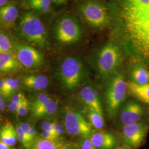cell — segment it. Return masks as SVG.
Returning a JSON list of instances; mask_svg holds the SVG:
<instances>
[{
  "label": "cell",
  "mask_w": 149,
  "mask_h": 149,
  "mask_svg": "<svg viewBox=\"0 0 149 149\" xmlns=\"http://www.w3.org/2000/svg\"><path fill=\"white\" fill-rule=\"evenodd\" d=\"M128 89L127 82L121 74L114 75L109 80L106 90V99L110 115L117 113L119 107L126 98Z\"/></svg>",
  "instance_id": "3"
},
{
  "label": "cell",
  "mask_w": 149,
  "mask_h": 149,
  "mask_svg": "<svg viewBox=\"0 0 149 149\" xmlns=\"http://www.w3.org/2000/svg\"><path fill=\"white\" fill-rule=\"evenodd\" d=\"M130 42L135 51L149 63V13Z\"/></svg>",
  "instance_id": "11"
},
{
  "label": "cell",
  "mask_w": 149,
  "mask_h": 149,
  "mask_svg": "<svg viewBox=\"0 0 149 149\" xmlns=\"http://www.w3.org/2000/svg\"><path fill=\"white\" fill-rule=\"evenodd\" d=\"M19 104L15 102L12 101H11V103H10V104L8 105V109L10 111L13 112H17L18 108H19Z\"/></svg>",
  "instance_id": "36"
},
{
  "label": "cell",
  "mask_w": 149,
  "mask_h": 149,
  "mask_svg": "<svg viewBox=\"0 0 149 149\" xmlns=\"http://www.w3.org/2000/svg\"><path fill=\"white\" fill-rule=\"evenodd\" d=\"M55 35L61 43H74L81 37V31L79 25L74 19L66 17L61 19L57 24Z\"/></svg>",
  "instance_id": "8"
},
{
  "label": "cell",
  "mask_w": 149,
  "mask_h": 149,
  "mask_svg": "<svg viewBox=\"0 0 149 149\" xmlns=\"http://www.w3.org/2000/svg\"><path fill=\"white\" fill-rule=\"evenodd\" d=\"M117 149H130L127 146H122V147H120L119 148Z\"/></svg>",
  "instance_id": "44"
},
{
  "label": "cell",
  "mask_w": 149,
  "mask_h": 149,
  "mask_svg": "<svg viewBox=\"0 0 149 149\" xmlns=\"http://www.w3.org/2000/svg\"><path fill=\"white\" fill-rule=\"evenodd\" d=\"M23 82L24 86L29 89L40 91L47 87L49 79L43 75H31L24 77Z\"/></svg>",
  "instance_id": "15"
},
{
  "label": "cell",
  "mask_w": 149,
  "mask_h": 149,
  "mask_svg": "<svg viewBox=\"0 0 149 149\" xmlns=\"http://www.w3.org/2000/svg\"><path fill=\"white\" fill-rule=\"evenodd\" d=\"M6 86L7 96L12 95L20 86V82L17 79L7 78L6 79Z\"/></svg>",
  "instance_id": "27"
},
{
  "label": "cell",
  "mask_w": 149,
  "mask_h": 149,
  "mask_svg": "<svg viewBox=\"0 0 149 149\" xmlns=\"http://www.w3.org/2000/svg\"><path fill=\"white\" fill-rule=\"evenodd\" d=\"M19 125H20V127H21L22 129L23 130V131L27 135L28 134V132H29L30 129L31 128V127H32V126H31V125H30L28 123H21Z\"/></svg>",
  "instance_id": "37"
},
{
  "label": "cell",
  "mask_w": 149,
  "mask_h": 149,
  "mask_svg": "<svg viewBox=\"0 0 149 149\" xmlns=\"http://www.w3.org/2000/svg\"></svg>",
  "instance_id": "46"
},
{
  "label": "cell",
  "mask_w": 149,
  "mask_h": 149,
  "mask_svg": "<svg viewBox=\"0 0 149 149\" xmlns=\"http://www.w3.org/2000/svg\"><path fill=\"white\" fill-rule=\"evenodd\" d=\"M17 134V139L26 148H29L31 147V145L29 143L28 136L25 133L19 125H17L16 128Z\"/></svg>",
  "instance_id": "28"
},
{
  "label": "cell",
  "mask_w": 149,
  "mask_h": 149,
  "mask_svg": "<svg viewBox=\"0 0 149 149\" xmlns=\"http://www.w3.org/2000/svg\"><path fill=\"white\" fill-rule=\"evenodd\" d=\"M81 149H98L95 148L92 144L90 139L87 138H85L81 142Z\"/></svg>",
  "instance_id": "30"
},
{
  "label": "cell",
  "mask_w": 149,
  "mask_h": 149,
  "mask_svg": "<svg viewBox=\"0 0 149 149\" xmlns=\"http://www.w3.org/2000/svg\"><path fill=\"white\" fill-rule=\"evenodd\" d=\"M120 60L118 48L112 43L106 45L100 51L98 59V68L100 74L107 76L117 69Z\"/></svg>",
  "instance_id": "7"
},
{
  "label": "cell",
  "mask_w": 149,
  "mask_h": 149,
  "mask_svg": "<svg viewBox=\"0 0 149 149\" xmlns=\"http://www.w3.org/2000/svg\"><path fill=\"white\" fill-rule=\"evenodd\" d=\"M52 100L49 96L45 94H41L38 96L37 98L33 102L31 105V111L34 112L39 108L47 104Z\"/></svg>",
  "instance_id": "24"
},
{
  "label": "cell",
  "mask_w": 149,
  "mask_h": 149,
  "mask_svg": "<svg viewBox=\"0 0 149 149\" xmlns=\"http://www.w3.org/2000/svg\"><path fill=\"white\" fill-rule=\"evenodd\" d=\"M0 61L11 66L15 70L18 69L21 65L18 60L10 52L0 54Z\"/></svg>",
  "instance_id": "23"
},
{
  "label": "cell",
  "mask_w": 149,
  "mask_h": 149,
  "mask_svg": "<svg viewBox=\"0 0 149 149\" xmlns=\"http://www.w3.org/2000/svg\"><path fill=\"white\" fill-rule=\"evenodd\" d=\"M51 0H42L39 2L31 5L32 8L39 13H44L50 10L51 6Z\"/></svg>",
  "instance_id": "25"
},
{
  "label": "cell",
  "mask_w": 149,
  "mask_h": 149,
  "mask_svg": "<svg viewBox=\"0 0 149 149\" xmlns=\"http://www.w3.org/2000/svg\"><path fill=\"white\" fill-rule=\"evenodd\" d=\"M80 95L82 100L90 110L103 114L101 102L97 91L93 90L90 86H85L80 91Z\"/></svg>",
  "instance_id": "14"
},
{
  "label": "cell",
  "mask_w": 149,
  "mask_h": 149,
  "mask_svg": "<svg viewBox=\"0 0 149 149\" xmlns=\"http://www.w3.org/2000/svg\"><path fill=\"white\" fill-rule=\"evenodd\" d=\"M12 49L11 40L5 34L0 33V54L10 52Z\"/></svg>",
  "instance_id": "26"
},
{
  "label": "cell",
  "mask_w": 149,
  "mask_h": 149,
  "mask_svg": "<svg viewBox=\"0 0 149 149\" xmlns=\"http://www.w3.org/2000/svg\"><path fill=\"white\" fill-rule=\"evenodd\" d=\"M43 137L44 138L46 139L47 140H53V141H55L56 140V137L55 136V135H54L52 133L48 131H43Z\"/></svg>",
  "instance_id": "34"
},
{
  "label": "cell",
  "mask_w": 149,
  "mask_h": 149,
  "mask_svg": "<svg viewBox=\"0 0 149 149\" xmlns=\"http://www.w3.org/2000/svg\"><path fill=\"white\" fill-rule=\"evenodd\" d=\"M25 98H26L25 96L23 93H18V94L15 95L14 96H12V101L15 102H16L17 103L20 104V103Z\"/></svg>",
  "instance_id": "32"
},
{
  "label": "cell",
  "mask_w": 149,
  "mask_h": 149,
  "mask_svg": "<svg viewBox=\"0 0 149 149\" xmlns=\"http://www.w3.org/2000/svg\"><path fill=\"white\" fill-rule=\"evenodd\" d=\"M149 129V125L146 123L139 122L126 125L123 129V138L128 146L137 149L143 144Z\"/></svg>",
  "instance_id": "10"
},
{
  "label": "cell",
  "mask_w": 149,
  "mask_h": 149,
  "mask_svg": "<svg viewBox=\"0 0 149 149\" xmlns=\"http://www.w3.org/2000/svg\"><path fill=\"white\" fill-rule=\"evenodd\" d=\"M128 88L131 93L140 101L149 103V85H139L134 82H127Z\"/></svg>",
  "instance_id": "17"
},
{
  "label": "cell",
  "mask_w": 149,
  "mask_h": 149,
  "mask_svg": "<svg viewBox=\"0 0 149 149\" xmlns=\"http://www.w3.org/2000/svg\"><path fill=\"white\" fill-rule=\"evenodd\" d=\"M90 139L98 149H113L117 144V139L113 134L104 132L92 134Z\"/></svg>",
  "instance_id": "13"
},
{
  "label": "cell",
  "mask_w": 149,
  "mask_h": 149,
  "mask_svg": "<svg viewBox=\"0 0 149 149\" xmlns=\"http://www.w3.org/2000/svg\"><path fill=\"white\" fill-rule=\"evenodd\" d=\"M10 146L0 140V149H10Z\"/></svg>",
  "instance_id": "38"
},
{
  "label": "cell",
  "mask_w": 149,
  "mask_h": 149,
  "mask_svg": "<svg viewBox=\"0 0 149 149\" xmlns=\"http://www.w3.org/2000/svg\"><path fill=\"white\" fill-rule=\"evenodd\" d=\"M18 15L17 7L13 3H8L0 7V21L4 24H13Z\"/></svg>",
  "instance_id": "16"
},
{
  "label": "cell",
  "mask_w": 149,
  "mask_h": 149,
  "mask_svg": "<svg viewBox=\"0 0 149 149\" xmlns=\"http://www.w3.org/2000/svg\"><path fill=\"white\" fill-rule=\"evenodd\" d=\"M80 11L86 21L92 27L106 26L109 18L106 8L95 1H87L80 7Z\"/></svg>",
  "instance_id": "6"
},
{
  "label": "cell",
  "mask_w": 149,
  "mask_h": 149,
  "mask_svg": "<svg viewBox=\"0 0 149 149\" xmlns=\"http://www.w3.org/2000/svg\"><path fill=\"white\" fill-rule=\"evenodd\" d=\"M88 117L91 125L96 129H101L104 125V121L103 114L98 112L90 110Z\"/></svg>",
  "instance_id": "22"
},
{
  "label": "cell",
  "mask_w": 149,
  "mask_h": 149,
  "mask_svg": "<svg viewBox=\"0 0 149 149\" xmlns=\"http://www.w3.org/2000/svg\"><path fill=\"white\" fill-rule=\"evenodd\" d=\"M16 56L20 64L28 69L39 67L43 63V56L38 50L25 44L15 45Z\"/></svg>",
  "instance_id": "9"
},
{
  "label": "cell",
  "mask_w": 149,
  "mask_h": 149,
  "mask_svg": "<svg viewBox=\"0 0 149 149\" xmlns=\"http://www.w3.org/2000/svg\"><path fill=\"white\" fill-rule=\"evenodd\" d=\"M0 93L3 96H7V90L6 86V79L0 80Z\"/></svg>",
  "instance_id": "33"
},
{
  "label": "cell",
  "mask_w": 149,
  "mask_h": 149,
  "mask_svg": "<svg viewBox=\"0 0 149 149\" xmlns=\"http://www.w3.org/2000/svg\"><path fill=\"white\" fill-rule=\"evenodd\" d=\"M52 2H53L56 3H64L66 0H51Z\"/></svg>",
  "instance_id": "42"
},
{
  "label": "cell",
  "mask_w": 149,
  "mask_h": 149,
  "mask_svg": "<svg viewBox=\"0 0 149 149\" xmlns=\"http://www.w3.org/2000/svg\"><path fill=\"white\" fill-rule=\"evenodd\" d=\"M58 103L53 100H52L47 104L32 113L35 117H43L53 114L55 113L58 109Z\"/></svg>",
  "instance_id": "20"
},
{
  "label": "cell",
  "mask_w": 149,
  "mask_h": 149,
  "mask_svg": "<svg viewBox=\"0 0 149 149\" xmlns=\"http://www.w3.org/2000/svg\"><path fill=\"white\" fill-rule=\"evenodd\" d=\"M17 134L16 128L11 124H6L0 129V140L12 146L16 143Z\"/></svg>",
  "instance_id": "18"
},
{
  "label": "cell",
  "mask_w": 149,
  "mask_h": 149,
  "mask_svg": "<svg viewBox=\"0 0 149 149\" xmlns=\"http://www.w3.org/2000/svg\"><path fill=\"white\" fill-rule=\"evenodd\" d=\"M64 125L68 133L74 136L81 135L85 138L93 133L92 125L79 112L68 109L65 114Z\"/></svg>",
  "instance_id": "5"
},
{
  "label": "cell",
  "mask_w": 149,
  "mask_h": 149,
  "mask_svg": "<svg viewBox=\"0 0 149 149\" xmlns=\"http://www.w3.org/2000/svg\"><path fill=\"white\" fill-rule=\"evenodd\" d=\"M19 22V31L23 37L40 47L46 45V31L43 23L37 16L31 12H27L21 16Z\"/></svg>",
  "instance_id": "2"
},
{
  "label": "cell",
  "mask_w": 149,
  "mask_h": 149,
  "mask_svg": "<svg viewBox=\"0 0 149 149\" xmlns=\"http://www.w3.org/2000/svg\"><path fill=\"white\" fill-rule=\"evenodd\" d=\"M60 149H77L76 148L71 145H65L64 146H62Z\"/></svg>",
  "instance_id": "39"
},
{
  "label": "cell",
  "mask_w": 149,
  "mask_h": 149,
  "mask_svg": "<svg viewBox=\"0 0 149 149\" xmlns=\"http://www.w3.org/2000/svg\"><path fill=\"white\" fill-rule=\"evenodd\" d=\"M9 0H0V7L5 5Z\"/></svg>",
  "instance_id": "41"
},
{
  "label": "cell",
  "mask_w": 149,
  "mask_h": 149,
  "mask_svg": "<svg viewBox=\"0 0 149 149\" xmlns=\"http://www.w3.org/2000/svg\"><path fill=\"white\" fill-rule=\"evenodd\" d=\"M15 70V69L11 66L3 64L0 61V71L2 72H9L11 71Z\"/></svg>",
  "instance_id": "35"
},
{
  "label": "cell",
  "mask_w": 149,
  "mask_h": 149,
  "mask_svg": "<svg viewBox=\"0 0 149 149\" xmlns=\"http://www.w3.org/2000/svg\"><path fill=\"white\" fill-rule=\"evenodd\" d=\"M28 102L26 98H25L20 103L19 108L16 112L17 114L19 116L23 117L28 112Z\"/></svg>",
  "instance_id": "29"
},
{
  "label": "cell",
  "mask_w": 149,
  "mask_h": 149,
  "mask_svg": "<svg viewBox=\"0 0 149 149\" xmlns=\"http://www.w3.org/2000/svg\"><path fill=\"white\" fill-rule=\"evenodd\" d=\"M118 6L123 26L130 42L149 13V0H118Z\"/></svg>",
  "instance_id": "1"
},
{
  "label": "cell",
  "mask_w": 149,
  "mask_h": 149,
  "mask_svg": "<svg viewBox=\"0 0 149 149\" xmlns=\"http://www.w3.org/2000/svg\"><path fill=\"white\" fill-rule=\"evenodd\" d=\"M2 99V94L0 93V100H1Z\"/></svg>",
  "instance_id": "45"
},
{
  "label": "cell",
  "mask_w": 149,
  "mask_h": 149,
  "mask_svg": "<svg viewBox=\"0 0 149 149\" xmlns=\"http://www.w3.org/2000/svg\"><path fill=\"white\" fill-rule=\"evenodd\" d=\"M6 102L3 99L0 100V111L3 110L5 108Z\"/></svg>",
  "instance_id": "40"
},
{
  "label": "cell",
  "mask_w": 149,
  "mask_h": 149,
  "mask_svg": "<svg viewBox=\"0 0 149 149\" xmlns=\"http://www.w3.org/2000/svg\"><path fill=\"white\" fill-rule=\"evenodd\" d=\"M54 129L56 138H58L64 133V129L62 125L58 123L54 122Z\"/></svg>",
  "instance_id": "31"
},
{
  "label": "cell",
  "mask_w": 149,
  "mask_h": 149,
  "mask_svg": "<svg viewBox=\"0 0 149 149\" xmlns=\"http://www.w3.org/2000/svg\"><path fill=\"white\" fill-rule=\"evenodd\" d=\"M132 77L134 82L139 85L148 84L149 72L143 66H136L132 71Z\"/></svg>",
  "instance_id": "19"
},
{
  "label": "cell",
  "mask_w": 149,
  "mask_h": 149,
  "mask_svg": "<svg viewBox=\"0 0 149 149\" xmlns=\"http://www.w3.org/2000/svg\"><path fill=\"white\" fill-rule=\"evenodd\" d=\"M143 111L140 105L134 102H129L123 107L120 116V121L124 126L139 122Z\"/></svg>",
  "instance_id": "12"
},
{
  "label": "cell",
  "mask_w": 149,
  "mask_h": 149,
  "mask_svg": "<svg viewBox=\"0 0 149 149\" xmlns=\"http://www.w3.org/2000/svg\"><path fill=\"white\" fill-rule=\"evenodd\" d=\"M61 80L67 88L72 89L79 85L82 78L83 68L81 63L76 58L68 57L60 66Z\"/></svg>",
  "instance_id": "4"
},
{
  "label": "cell",
  "mask_w": 149,
  "mask_h": 149,
  "mask_svg": "<svg viewBox=\"0 0 149 149\" xmlns=\"http://www.w3.org/2000/svg\"><path fill=\"white\" fill-rule=\"evenodd\" d=\"M41 1H42V0H29V4H30V5H32L36 3L39 2Z\"/></svg>",
  "instance_id": "43"
},
{
  "label": "cell",
  "mask_w": 149,
  "mask_h": 149,
  "mask_svg": "<svg viewBox=\"0 0 149 149\" xmlns=\"http://www.w3.org/2000/svg\"><path fill=\"white\" fill-rule=\"evenodd\" d=\"M61 147L56 141L43 138L34 141L31 148V149H60Z\"/></svg>",
  "instance_id": "21"
}]
</instances>
